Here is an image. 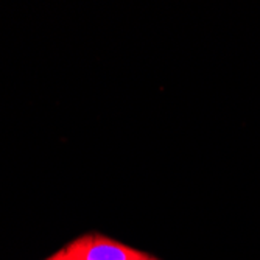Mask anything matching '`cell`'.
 I'll use <instances>...</instances> for the list:
<instances>
[{"label": "cell", "instance_id": "obj_1", "mask_svg": "<svg viewBox=\"0 0 260 260\" xmlns=\"http://www.w3.org/2000/svg\"><path fill=\"white\" fill-rule=\"evenodd\" d=\"M81 239L83 260H144L147 252L131 248L103 234H87Z\"/></svg>", "mask_w": 260, "mask_h": 260}, {"label": "cell", "instance_id": "obj_2", "mask_svg": "<svg viewBox=\"0 0 260 260\" xmlns=\"http://www.w3.org/2000/svg\"><path fill=\"white\" fill-rule=\"evenodd\" d=\"M62 249H64V260H83L81 239H75Z\"/></svg>", "mask_w": 260, "mask_h": 260}, {"label": "cell", "instance_id": "obj_3", "mask_svg": "<svg viewBox=\"0 0 260 260\" xmlns=\"http://www.w3.org/2000/svg\"><path fill=\"white\" fill-rule=\"evenodd\" d=\"M45 260H64V249L56 251L55 254H52L50 257H47Z\"/></svg>", "mask_w": 260, "mask_h": 260}, {"label": "cell", "instance_id": "obj_4", "mask_svg": "<svg viewBox=\"0 0 260 260\" xmlns=\"http://www.w3.org/2000/svg\"><path fill=\"white\" fill-rule=\"evenodd\" d=\"M144 260H159V258H157V257H154V255H150V254H147V257H145Z\"/></svg>", "mask_w": 260, "mask_h": 260}]
</instances>
